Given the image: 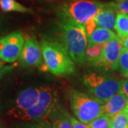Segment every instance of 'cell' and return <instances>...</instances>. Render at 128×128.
<instances>
[{
	"mask_svg": "<svg viewBox=\"0 0 128 128\" xmlns=\"http://www.w3.org/2000/svg\"><path fill=\"white\" fill-rule=\"evenodd\" d=\"M41 50L46 68L54 75L65 76L75 71V64L65 44L43 40Z\"/></svg>",
	"mask_w": 128,
	"mask_h": 128,
	"instance_id": "6da1fadb",
	"label": "cell"
},
{
	"mask_svg": "<svg viewBox=\"0 0 128 128\" xmlns=\"http://www.w3.org/2000/svg\"><path fill=\"white\" fill-rule=\"evenodd\" d=\"M60 26L63 30L65 45L75 64L80 65L86 62L88 36L82 25L70 18L61 16Z\"/></svg>",
	"mask_w": 128,
	"mask_h": 128,
	"instance_id": "7a4b0ae2",
	"label": "cell"
},
{
	"mask_svg": "<svg viewBox=\"0 0 128 128\" xmlns=\"http://www.w3.org/2000/svg\"><path fill=\"white\" fill-rule=\"evenodd\" d=\"M70 106L73 114L78 120L89 124L92 120L103 114L105 102L89 96L78 90H72L70 92Z\"/></svg>",
	"mask_w": 128,
	"mask_h": 128,
	"instance_id": "3957f363",
	"label": "cell"
},
{
	"mask_svg": "<svg viewBox=\"0 0 128 128\" xmlns=\"http://www.w3.org/2000/svg\"><path fill=\"white\" fill-rule=\"evenodd\" d=\"M58 105L57 92L50 86H41L36 104L28 110L16 114L14 118L23 122L46 121Z\"/></svg>",
	"mask_w": 128,
	"mask_h": 128,
	"instance_id": "277c9868",
	"label": "cell"
},
{
	"mask_svg": "<svg viewBox=\"0 0 128 128\" xmlns=\"http://www.w3.org/2000/svg\"><path fill=\"white\" fill-rule=\"evenodd\" d=\"M83 82L88 91L98 99L106 102L120 90L123 80L96 73H87Z\"/></svg>",
	"mask_w": 128,
	"mask_h": 128,
	"instance_id": "5b68a950",
	"label": "cell"
},
{
	"mask_svg": "<svg viewBox=\"0 0 128 128\" xmlns=\"http://www.w3.org/2000/svg\"><path fill=\"white\" fill-rule=\"evenodd\" d=\"M105 3L94 0H75L64 5L62 15L84 26L89 22L95 19L96 15L101 9L105 8Z\"/></svg>",
	"mask_w": 128,
	"mask_h": 128,
	"instance_id": "8992f818",
	"label": "cell"
},
{
	"mask_svg": "<svg viewBox=\"0 0 128 128\" xmlns=\"http://www.w3.org/2000/svg\"><path fill=\"white\" fill-rule=\"evenodd\" d=\"M122 48V39L116 37L104 44L100 56L90 65L105 71L118 69V64Z\"/></svg>",
	"mask_w": 128,
	"mask_h": 128,
	"instance_id": "52a82bcc",
	"label": "cell"
},
{
	"mask_svg": "<svg viewBox=\"0 0 128 128\" xmlns=\"http://www.w3.org/2000/svg\"><path fill=\"white\" fill-rule=\"evenodd\" d=\"M23 34L14 32L0 38V60L6 63H14L20 56L24 44Z\"/></svg>",
	"mask_w": 128,
	"mask_h": 128,
	"instance_id": "ba28073f",
	"label": "cell"
},
{
	"mask_svg": "<svg viewBox=\"0 0 128 128\" xmlns=\"http://www.w3.org/2000/svg\"><path fill=\"white\" fill-rule=\"evenodd\" d=\"M40 87L28 88L24 90L13 101L12 107L7 111V114L14 118L16 114L32 108L38 100Z\"/></svg>",
	"mask_w": 128,
	"mask_h": 128,
	"instance_id": "9c48e42d",
	"label": "cell"
},
{
	"mask_svg": "<svg viewBox=\"0 0 128 128\" xmlns=\"http://www.w3.org/2000/svg\"><path fill=\"white\" fill-rule=\"evenodd\" d=\"M21 64L26 66H40L43 64L41 47L35 36H29L24 41L19 56Z\"/></svg>",
	"mask_w": 128,
	"mask_h": 128,
	"instance_id": "30bf717a",
	"label": "cell"
},
{
	"mask_svg": "<svg viewBox=\"0 0 128 128\" xmlns=\"http://www.w3.org/2000/svg\"><path fill=\"white\" fill-rule=\"evenodd\" d=\"M127 100L128 97L122 92H118L115 93L105 102L103 113L110 116V118H113L126 107Z\"/></svg>",
	"mask_w": 128,
	"mask_h": 128,
	"instance_id": "8fae6325",
	"label": "cell"
},
{
	"mask_svg": "<svg viewBox=\"0 0 128 128\" xmlns=\"http://www.w3.org/2000/svg\"><path fill=\"white\" fill-rule=\"evenodd\" d=\"M109 3H107L105 8L101 9L95 17V21L98 27L107 29H113L116 24L117 14Z\"/></svg>",
	"mask_w": 128,
	"mask_h": 128,
	"instance_id": "7c38bea8",
	"label": "cell"
},
{
	"mask_svg": "<svg viewBox=\"0 0 128 128\" xmlns=\"http://www.w3.org/2000/svg\"><path fill=\"white\" fill-rule=\"evenodd\" d=\"M50 118L52 120L50 123L53 128H73L68 111L58 105L51 114Z\"/></svg>",
	"mask_w": 128,
	"mask_h": 128,
	"instance_id": "4fadbf2b",
	"label": "cell"
},
{
	"mask_svg": "<svg viewBox=\"0 0 128 128\" xmlns=\"http://www.w3.org/2000/svg\"><path fill=\"white\" fill-rule=\"evenodd\" d=\"M118 36L110 29L104 28L97 27L96 30L90 36H88V44H105L111 39L116 38Z\"/></svg>",
	"mask_w": 128,
	"mask_h": 128,
	"instance_id": "5bb4252c",
	"label": "cell"
},
{
	"mask_svg": "<svg viewBox=\"0 0 128 128\" xmlns=\"http://www.w3.org/2000/svg\"><path fill=\"white\" fill-rule=\"evenodd\" d=\"M114 30L120 38L124 39L128 37V14L121 12L117 13Z\"/></svg>",
	"mask_w": 128,
	"mask_h": 128,
	"instance_id": "9a60e30c",
	"label": "cell"
},
{
	"mask_svg": "<svg viewBox=\"0 0 128 128\" xmlns=\"http://www.w3.org/2000/svg\"><path fill=\"white\" fill-rule=\"evenodd\" d=\"M0 9L4 12H17L21 13L32 12V9L26 8L16 0H0Z\"/></svg>",
	"mask_w": 128,
	"mask_h": 128,
	"instance_id": "2e32d148",
	"label": "cell"
},
{
	"mask_svg": "<svg viewBox=\"0 0 128 128\" xmlns=\"http://www.w3.org/2000/svg\"><path fill=\"white\" fill-rule=\"evenodd\" d=\"M104 44H88L86 51V61L91 64L100 56Z\"/></svg>",
	"mask_w": 128,
	"mask_h": 128,
	"instance_id": "e0dca14e",
	"label": "cell"
},
{
	"mask_svg": "<svg viewBox=\"0 0 128 128\" xmlns=\"http://www.w3.org/2000/svg\"><path fill=\"white\" fill-rule=\"evenodd\" d=\"M110 128H128V108L112 118Z\"/></svg>",
	"mask_w": 128,
	"mask_h": 128,
	"instance_id": "ac0fdd59",
	"label": "cell"
},
{
	"mask_svg": "<svg viewBox=\"0 0 128 128\" xmlns=\"http://www.w3.org/2000/svg\"><path fill=\"white\" fill-rule=\"evenodd\" d=\"M112 118L103 114L88 124L90 128H110Z\"/></svg>",
	"mask_w": 128,
	"mask_h": 128,
	"instance_id": "d6986e66",
	"label": "cell"
},
{
	"mask_svg": "<svg viewBox=\"0 0 128 128\" xmlns=\"http://www.w3.org/2000/svg\"><path fill=\"white\" fill-rule=\"evenodd\" d=\"M118 69L121 75L128 78V50L122 47L120 56Z\"/></svg>",
	"mask_w": 128,
	"mask_h": 128,
	"instance_id": "ffe728a7",
	"label": "cell"
},
{
	"mask_svg": "<svg viewBox=\"0 0 128 128\" xmlns=\"http://www.w3.org/2000/svg\"><path fill=\"white\" fill-rule=\"evenodd\" d=\"M16 128H53L51 123L48 120L39 122H23L18 123Z\"/></svg>",
	"mask_w": 128,
	"mask_h": 128,
	"instance_id": "44dd1931",
	"label": "cell"
},
{
	"mask_svg": "<svg viewBox=\"0 0 128 128\" xmlns=\"http://www.w3.org/2000/svg\"><path fill=\"white\" fill-rule=\"evenodd\" d=\"M109 4L116 12L128 14V0H122L117 2H110Z\"/></svg>",
	"mask_w": 128,
	"mask_h": 128,
	"instance_id": "7402d4cb",
	"label": "cell"
},
{
	"mask_svg": "<svg viewBox=\"0 0 128 128\" xmlns=\"http://www.w3.org/2000/svg\"><path fill=\"white\" fill-rule=\"evenodd\" d=\"M70 120L73 125V128H90L88 124L83 123L80 120L75 118L73 116H71L70 114Z\"/></svg>",
	"mask_w": 128,
	"mask_h": 128,
	"instance_id": "603a6c76",
	"label": "cell"
},
{
	"mask_svg": "<svg viewBox=\"0 0 128 128\" xmlns=\"http://www.w3.org/2000/svg\"><path fill=\"white\" fill-rule=\"evenodd\" d=\"M120 92L128 98V79L123 80V82H122Z\"/></svg>",
	"mask_w": 128,
	"mask_h": 128,
	"instance_id": "cb8c5ba5",
	"label": "cell"
},
{
	"mask_svg": "<svg viewBox=\"0 0 128 128\" xmlns=\"http://www.w3.org/2000/svg\"><path fill=\"white\" fill-rule=\"evenodd\" d=\"M122 47L128 50V37L122 39Z\"/></svg>",
	"mask_w": 128,
	"mask_h": 128,
	"instance_id": "d4e9b609",
	"label": "cell"
},
{
	"mask_svg": "<svg viewBox=\"0 0 128 128\" xmlns=\"http://www.w3.org/2000/svg\"><path fill=\"white\" fill-rule=\"evenodd\" d=\"M2 28V18L0 16V33H1Z\"/></svg>",
	"mask_w": 128,
	"mask_h": 128,
	"instance_id": "484cf974",
	"label": "cell"
},
{
	"mask_svg": "<svg viewBox=\"0 0 128 128\" xmlns=\"http://www.w3.org/2000/svg\"><path fill=\"white\" fill-rule=\"evenodd\" d=\"M0 128H4V124L2 123V122L1 121V120H0Z\"/></svg>",
	"mask_w": 128,
	"mask_h": 128,
	"instance_id": "4316f807",
	"label": "cell"
},
{
	"mask_svg": "<svg viewBox=\"0 0 128 128\" xmlns=\"http://www.w3.org/2000/svg\"><path fill=\"white\" fill-rule=\"evenodd\" d=\"M2 67H3V63L0 60V70H2Z\"/></svg>",
	"mask_w": 128,
	"mask_h": 128,
	"instance_id": "83f0119b",
	"label": "cell"
},
{
	"mask_svg": "<svg viewBox=\"0 0 128 128\" xmlns=\"http://www.w3.org/2000/svg\"><path fill=\"white\" fill-rule=\"evenodd\" d=\"M126 107L128 108V100H127V105H126Z\"/></svg>",
	"mask_w": 128,
	"mask_h": 128,
	"instance_id": "f1b7e54d",
	"label": "cell"
},
{
	"mask_svg": "<svg viewBox=\"0 0 128 128\" xmlns=\"http://www.w3.org/2000/svg\"><path fill=\"white\" fill-rule=\"evenodd\" d=\"M116 2H120V1H122V0H115Z\"/></svg>",
	"mask_w": 128,
	"mask_h": 128,
	"instance_id": "f546056e",
	"label": "cell"
},
{
	"mask_svg": "<svg viewBox=\"0 0 128 128\" xmlns=\"http://www.w3.org/2000/svg\"><path fill=\"white\" fill-rule=\"evenodd\" d=\"M73 1H75V0H73Z\"/></svg>",
	"mask_w": 128,
	"mask_h": 128,
	"instance_id": "4dcf8cb0",
	"label": "cell"
}]
</instances>
